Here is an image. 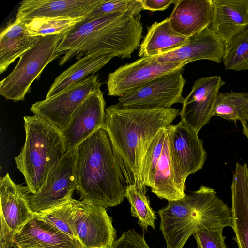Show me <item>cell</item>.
I'll list each match as a JSON object with an SVG mask.
<instances>
[{"mask_svg": "<svg viewBox=\"0 0 248 248\" xmlns=\"http://www.w3.org/2000/svg\"><path fill=\"white\" fill-rule=\"evenodd\" d=\"M175 108H125L119 103L106 109L103 126L109 137L127 186L146 193L141 176L146 153L159 131L179 115Z\"/></svg>", "mask_w": 248, "mask_h": 248, "instance_id": "1", "label": "cell"}, {"mask_svg": "<svg viewBox=\"0 0 248 248\" xmlns=\"http://www.w3.org/2000/svg\"><path fill=\"white\" fill-rule=\"evenodd\" d=\"M141 17L130 11L86 17L63 35L56 49L64 54L60 66L90 54L131 58L142 37Z\"/></svg>", "mask_w": 248, "mask_h": 248, "instance_id": "2", "label": "cell"}, {"mask_svg": "<svg viewBox=\"0 0 248 248\" xmlns=\"http://www.w3.org/2000/svg\"><path fill=\"white\" fill-rule=\"evenodd\" d=\"M77 175L81 201L106 208L121 204L125 197L128 186L104 128L78 146Z\"/></svg>", "mask_w": 248, "mask_h": 248, "instance_id": "3", "label": "cell"}, {"mask_svg": "<svg viewBox=\"0 0 248 248\" xmlns=\"http://www.w3.org/2000/svg\"><path fill=\"white\" fill-rule=\"evenodd\" d=\"M158 213L167 248H183L199 224L208 228L232 227L231 209L214 189L203 185L182 199L169 201Z\"/></svg>", "mask_w": 248, "mask_h": 248, "instance_id": "4", "label": "cell"}, {"mask_svg": "<svg viewBox=\"0 0 248 248\" xmlns=\"http://www.w3.org/2000/svg\"><path fill=\"white\" fill-rule=\"evenodd\" d=\"M23 118L25 141L15 161L30 193L33 194L68 151L61 131L55 125L34 114Z\"/></svg>", "mask_w": 248, "mask_h": 248, "instance_id": "5", "label": "cell"}, {"mask_svg": "<svg viewBox=\"0 0 248 248\" xmlns=\"http://www.w3.org/2000/svg\"><path fill=\"white\" fill-rule=\"evenodd\" d=\"M63 34L38 36L32 47L20 57L14 70L0 81V95L14 101L24 100L32 82L60 56L56 49Z\"/></svg>", "mask_w": 248, "mask_h": 248, "instance_id": "6", "label": "cell"}, {"mask_svg": "<svg viewBox=\"0 0 248 248\" xmlns=\"http://www.w3.org/2000/svg\"><path fill=\"white\" fill-rule=\"evenodd\" d=\"M78 147L68 151L52 168L40 188L29 195L31 210L38 213L72 199L77 189Z\"/></svg>", "mask_w": 248, "mask_h": 248, "instance_id": "7", "label": "cell"}, {"mask_svg": "<svg viewBox=\"0 0 248 248\" xmlns=\"http://www.w3.org/2000/svg\"><path fill=\"white\" fill-rule=\"evenodd\" d=\"M69 225L83 248H111L116 240L112 217L100 206L77 200Z\"/></svg>", "mask_w": 248, "mask_h": 248, "instance_id": "8", "label": "cell"}, {"mask_svg": "<svg viewBox=\"0 0 248 248\" xmlns=\"http://www.w3.org/2000/svg\"><path fill=\"white\" fill-rule=\"evenodd\" d=\"M181 70L158 77L120 97L119 104L124 108H168L183 103L186 80Z\"/></svg>", "mask_w": 248, "mask_h": 248, "instance_id": "9", "label": "cell"}, {"mask_svg": "<svg viewBox=\"0 0 248 248\" xmlns=\"http://www.w3.org/2000/svg\"><path fill=\"white\" fill-rule=\"evenodd\" d=\"M101 84L97 75H91L60 93L33 104L30 110L62 130L78 107Z\"/></svg>", "mask_w": 248, "mask_h": 248, "instance_id": "10", "label": "cell"}, {"mask_svg": "<svg viewBox=\"0 0 248 248\" xmlns=\"http://www.w3.org/2000/svg\"><path fill=\"white\" fill-rule=\"evenodd\" d=\"M185 65L180 63L161 62L152 57H141L109 74L108 94L121 97L158 77L182 70Z\"/></svg>", "mask_w": 248, "mask_h": 248, "instance_id": "11", "label": "cell"}, {"mask_svg": "<svg viewBox=\"0 0 248 248\" xmlns=\"http://www.w3.org/2000/svg\"><path fill=\"white\" fill-rule=\"evenodd\" d=\"M225 84L220 76L197 79L189 94L184 99L179 112L181 121L198 134L209 123L220 88Z\"/></svg>", "mask_w": 248, "mask_h": 248, "instance_id": "12", "label": "cell"}, {"mask_svg": "<svg viewBox=\"0 0 248 248\" xmlns=\"http://www.w3.org/2000/svg\"><path fill=\"white\" fill-rule=\"evenodd\" d=\"M97 86L73 113L61 131L68 151L78 146L105 123L106 102L100 87Z\"/></svg>", "mask_w": 248, "mask_h": 248, "instance_id": "13", "label": "cell"}, {"mask_svg": "<svg viewBox=\"0 0 248 248\" xmlns=\"http://www.w3.org/2000/svg\"><path fill=\"white\" fill-rule=\"evenodd\" d=\"M170 147L184 179L203 167L207 153L198 134L180 121L167 127Z\"/></svg>", "mask_w": 248, "mask_h": 248, "instance_id": "14", "label": "cell"}, {"mask_svg": "<svg viewBox=\"0 0 248 248\" xmlns=\"http://www.w3.org/2000/svg\"><path fill=\"white\" fill-rule=\"evenodd\" d=\"M226 46L210 26L188 38L187 42L175 49L152 57L163 63H180L185 65L198 60L222 62Z\"/></svg>", "mask_w": 248, "mask_h": 248, "instance_id": "15", "label": "cell"}, {"mask_svg": "<svg viewBox=\"0 0 248 248\" xmlns=\"http://www.w3.org/2000/svg\"><path fill=\"white\" fill-rule=\"evenodd\" d=\"M12 248H83L79 241L34 213L14 236Z\"/></svg>", "mask_w": 248, "mask_h": 248, "instance_id": "16", "label": "cell"}, {"mask_svg": "<svg viewBox=\"0 0 248 248\" xmlns=\"http://www.w3.org/2000/svg\"><path fill=\"white\" fill-rule=\"evenodd\" d=\"M102 0H25L19 6L16 19L85 17Z\"/></svg>", "mask_w": 248, "mask_h": 248, "instance_id": "17", "label": "cell"}, {"mask_svg": "<svg viewBox=\"0 0 248 248\" xmlns=\"http://www.w3.org/2000/svg\"><path fill=\"white\" fill-rule=\"evenodd\" d=\"M27 186L15 183L9 173L0 180V218L16 234L34 215L29 200Z\"/></svg>", "mask_w": 248, "mask_h": 248, "instance_id": "18", "label": "cell"}, {"mask_svg": "<svg viewBox=\"0 0 248 248\" xmlns=\"http://www.w3.org/2000/svg\"><path fill=\"white\" fill-rule=\"evenodd\" d=\"M210 28L228 45L248 26V0H211Z\"/></svg>", "mask_w": 248, "mask_h": 248, "instance_id": "19", "label": "cell"}, {"mask_svg": "<svg viewBox=\"0 0 248 248\" xmlns=\"http://www.w3.org/2000/svg\"><path fill=\"white\" fill-rule=\"evenodd\" d=\"M212 18L211 0H178L169 17L172 28L187 38L209 27Z\"/></svg>", "mask_w": 248, "mask_h": 248, "instance_id": "20", "label": "cell"}, {"mask_svg": "<svg viewBox=\"0 0 248 248\" xmlns=\"http://www.w3.org/2000/svg\"><path fill=\"white\" fill-rule=\"evenodd\" d=\"M232 227L238 248H248V167L236 162L230 186Z\"/></svg>", "mask_w": 248, "mask_h": 248, "instance_id": "21", "label": "cell"}, {"mask_svg": "<svg viewBox=\"0 0 248 248\" xmlns=\"http://www.w3.org/2000/svg\"><path fill=\"white\" fill-rule=\"evenodd\" d=\"M185 181L171 153L167 134L161 157L154 175L151 191L161 199L168 201L183 198Z\"/></svg>", "mask_w": 248, "mask_h": 248, "instance_id": "22", "label": "cell"}, {"mask_svg": "<svg viewBox=\"0 0 248 248\" xmlns=\"http://www.w3.org/2000/svg\"><path fill=\"white\" fill-rule=\"evenodd\" d=\"M37 37L30 35L23 20L8 24L0 34V74L32 47Z\"/></svg>", "mask_w": 248, "mask_h": 248, "instance_id": "23", "label": "cell"}, {"mask_svg": "<svg viewBox=\"0 0 248 248\" xmlns=\"http://www.w3.org/2000/svg\"><path fill=\"white\" fill-rule=\"evenodd\" d=\"M188 39L172 28L168 17L161 22H155L148 27L140 46L138 56L141 58L155 56L177 48Z\"/></svg>", "mask_w": 248, "mask_h": 248, "instance_id": "24", "label": "cell"}, {"mask_svg": "<svg viewBox=\"0 0 248 248\" xmlns=\"http://www.w3.org/2000/svg\"><path fill=\"white\" fill-rule=\"evenodd\" d=\"M113 57L110 55L90 54L85 56L56 77L46 98L52 97L94 74Z\"/></svg>", "mask_w": 248, "mask_h": 248, "instance_id": "25", "label": "cell"}, {"mask_svg": "<svg viewBox=\"0 0 248 248\" xmlns=\"http://www.w3.org/2000/svg\"><path fill=\"white\" fill-rule=\"evenodd\" d=\"M213 116L220 117L235 123L248 117V93L246 92L218 93L214 106Z\"/></svg>", "mask_w": 248, "mask_h": 248, "instance_id": "26", "label": "cell"}, {"mask_svg": "<svg viewBox=\"0 0 248 248\" xmlns=\"http://www.w3.org/2000/svg\"><path fill=\"white\" fill-rule=\"evenodd\" d=\"M125 197L131 205V215L138 218V223L144 231L149 226L155 229L156 216L150 206L146 193L138 189L134 186H128Z\"/></svg>", "mask_w": 248, "mask_h": 248, "instance_id": "27", "label": "cell"}, {"mask_svg": "<svg viewBox=\"0 0 248 248\" xmlns=\"http://www.w3.org/2000/svg\"><path fill=\"white\" fill-rule=\"evenodd\" d=\"M222 62L226 70L248 69V26L226 46Z\"/></svg>", "mask_w": 248, "mask_h": 248, "instance_id": "28", "label": "cell"}, {"mask_svg": "<svg viewBox=\"0 0 248 248\" xmlns=\"http://www.w3.org/2000/svg\"><path fill=\"white\" fill-rule=\"evenodd\" d=\"M85 17L75 19L36 18L23 21L31 36H45L64 34Z\"/></svg>", "mask_w": 248, "mask_h": 248, "instance_id": "29", "label": "cell"}, {"mask_svg": "<svg viewBox=\"0 0 248 248\" xmlns=\"http://www.w3.org/2000/svg\"><path fill=\"white\" fill-rule=\"evenodd\" d=\"M167 128L161 129L149 146L143 159L141 170L142 180L151 187L158 162L162 154Z\"/></svg>", "mask_w": 248, "mask_h": 248, "instance_id": "30", "label": "cell"}, {"mask_svg": "<svg viewBox=\"0 0 248 248\" xmlns=\"http://www.w3.org/2000/svg\"><path fill=\"white\" fill-rule=\"evenodd\" d=\"M76 201L72 198L62 204L36 214L66 234L75 238L69 225V219L75 207Z\"/></svg>", "mask_w": 248, "mask_h": 248, "instance_id": "31", "label": "cell"}, {"mask_svg": "<svg viewBox=\"0 0 248 248\" xmlns=\"http://www.w3.org/2000/svg\"><path fill=\"white\" fill-rule=\"evenodd\" d=\"M142 10L140 0H102L86 17L128 11L138 15Z\"/></svg>", "mask_w": 248, "mask_h": 248, "instance_id": "32", "label": "cell"}, {"mask_svg": "<svg viewBox=\"0 0 248 248\" xmlns=\"http://www.w3.org/2000/svg\"><path fill=\"white\" fill-rule=\"evenodd\" d=\"M223 229L198 225L193 234L198 248H227L222 234Z\"/></svg>", "mask_w": 248, "mask_h": 248, "instance_id": "33", "label": "cell"}, {"mask_svg": "<svg viewBox=\"0 0 248 248\" xmlns=\"http://www.w3.org/2000/svg\"><path fill=\"white\" fill-rule=\"evenodd\" d=\"M111 248H151L145 241L144 233L137 232L134 229L124 232L115 240Z\"/></svg>", "mask_w": 248, "mask_h": 248, "instance_id": "34", "label": "cell"}, {"mask_svg": "<svg viewBox=\"0 0 248 248\" xmlns=\"http://www.w3.org/2000/svg\"><path fill=\"white\" fill-rule=\"evenodd\" d=\"M178 0H140L143 10L152 11H163Z\"/></svg>", "mask_w": 248, "mask_h": 248, "instance_id": "35", "label": "cell"}, {"mask_svg": "<svg viewBox=\"0 0 248 248\" xmlns=\"http://www.w3.org/2000/svg\"><path fill=\"white\" fill-rule=\"evenodd\" d=\"M15 235L4 219L0 218V248H12Z\"/></svg>", "mask_w": 248, "mask_h": 248, "instance_id": "36", "label": "cell"}, {"mask_svg": "<svg viewBox=\"0 0 248 248\" xmlns=\"http://www.w3.org/2000/svg\"><path fill=\"white\" fill-rule=\"evenodd\" d=\"M241 124L243 127V133L248 140V117L245 121L241 122Z\"/></svg>", "mask_w": 248, "mask_h": 248, "instance_id": "37", "label": "cell"}]
</instances>
